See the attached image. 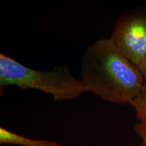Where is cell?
<instances>
[{"label": "cell", "mask_w": 146, "mask_h": 146, "mask_svg": "<svg viewBox=\"0 0 146 146\" xmlns=\"http://www.w3.org/2000/svg\"><path fill=\"white\" fill-rule=\"evenodd\" d=\"M81 81L104 101L131 104L146 82L139 69L116 48L110 38L87 47L81 63Z\"/></svg>", "instance_id": "1"}, {"label": "cell", "mask_w": 146, "mask_h": 146, "mask_svg": "<svg viewBox=\"0 0 146 146\" xmlns=\"http://www.w3.org/2000/svg\"><path fill=\"white\" fill-rule=\"evenodd\" d=\"M13 85L21 89H36L56 100H74L88 92L81 79L66 66L43 71L23 65L3 53L0 54V89Z\"/></svg>", "instance_id": "2"}, {"label": "cell", "mask_w": 146, "mask_h": 146, "mask_svg": "<svg viewBox=\"0 0 146 146\" xmlns=\"http://www.w3.org/2000/svg\"><path fill=\"white\" fill-rule=\"evenodd\" d=\"M110 39L139 68L146 59V10L134 9L118 16Z\"/></svg>", "instance_id": "3"}, {"label": "cell", "mask_w": 146, "mask_h": 146, "mask_svg": "<svg viewBox=\"0 0 146 146\" xmlns=\"http://www.w3.org/2000/svg\"><path fill=\"white\" fill-rule=\"evenodd\" d=\"M0 143L1 145L20 146H62L53 141L35 139L10 131L4 127H0Z\"/></svg>", "instance_id": "4"}, {"label": "cell", "mask_w": 146, "mask_h": 146, "mask_svg": "<svg viewBox=\"0 0 146 146\" xmlns=\"http://www.w3.org/2000/svg\"><path fill=\"white\" fill-rule=\"evenodd\" d=\"M139 122L146 123V83L138 96L131 103Z\"/></svg>", "instance_id": "5"}, {"label": "cell", "mask_w": 146, "mask_h": 146, "mask_svg": "<svg viewBox=\"0 0 146 146\" xmlns=\"http://www.w3.org/2000/svg\"><path fill=\"white\" fill-rule=\"evenodd\" d=\"M133 129L136 134L142 140V142L146 143V123L139 122L135 125Z\"/></svg>", "instance_id": "6"}, {"label": "cell", "mask_w": 146, "mask_h": 146, "mask_svg": "<svg viewBox=\"0 0 146 146\" xmlns=\"http://www.w3.org/2000/svg\"><path fill=\"white\" fill-rule=\"evenodd\" d=\"M139 69L140 72H141L142 75H143L144 78V80H145V81L146 82V59L145 61L143 62V63L142 64L141 66L139 68Z\"/></svg>", "instance_id": "7"}, {"label": "cell", "mask_w": 146, "mask_h": 146, "mask_svg": "<svg viewBox=\"0 0 146 146\" xmlns=\"http://www.w3.org/2000/svg\"><path fill=\"white\" fill-rule=\"evenodd\" d=\"M139 146H146V143H143V142H142V143L141 144V145H139Z\"/></svg>", "instance_id": "8"}]
</instances>
